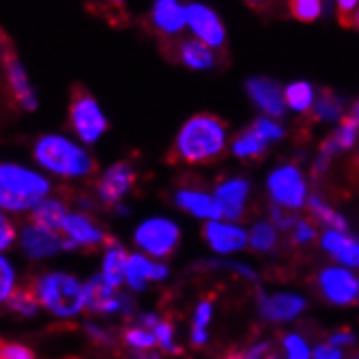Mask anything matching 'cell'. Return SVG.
<instances>
[{"label": "cell", "instance_id": "f546056e", "mask_svg": "<svg viewBox=\"0 0 359 359\" xmlns=\"http://www.w3.org/2000/svg\"><path fill=\"white\" fill-rule=\"evenodd\" d=\"M309 211H311V216L318 220V222H323V224H327V229H335V231H348V222H346V218L342 216V214H337V211L323 198V196H318V194H313V196H309Z\"/></svg>", "mask_w": 359, "mask_h": 359}, {"label": "cell", "instance_id": "30bf717a", "mask_svg": "<svg viewBox=\"0 0 359 359\" xmlns=\"http://www.w3.org/2000/svg\"><path fill=\"white\" fill-rule=\"evenodd\" d=\"M307 301L301 294L292 292H277V294H266L264 290L257 292V309L259 316L268 323H290L305 311Z\"/></svg>", "mask_w": 359, "mask_h": 359}, {"label": "cell", "instance_id": "e0dca14e", "mask_svg": "<svg viewBox=\"0 0 359 359\" xmlns=\"http://www.w3.org/2000/svg\"><path fill=\"white\" fill-rule=\"evenodd\" d=\"M175 205L198 220L214 222V220L222 218V209H220L218 201L194 187H179L175 192Z\"/></svg>", "mask_w": 359, "mask_h": 359}, {"label": "cell", "instance_id": "8992f818", "mask_svg": "<svg viewBox=\"0 0 359 359\" xmlns=\"http://www.w3.org/2000/svg\"><path fill=\"white\" fill-rule=\"evenodd\" d=\"M268 196L281 209H301L307 198V181L299 165L283 163L268 175Z\"/></svg>", "mask_w": 359, "mask_h": 359}, {"label": "cell", "instance_id": "c3c4849f", "mask_svg": "<svg viewBox=\"0 0 359 359\" xmlns=\"http://www.w3.org/2000/svg\"><path fill=\"white\" fill-rule=\"evenodd\" d=\"M351 116H353V118H355V120L359 122V100H357V102L353 104V111H351Z\"/></svg>", "mask_w": 359, "mask_h": 359}, {"label": "cell", "instance_id": "83f0119b", "mask_svg": "<svg viewBox=\"0 0 359 359\" xmlns=\"http://www.w3.org/2000/svg\"><path fill=\"white\" fill-rule=\"evenodd\" d=\"M344 116V100L342 96H337L333 92H323L320 96H316V102L311 107V118L316 122H337Z\"/></svg>", "mask_w": 359, "mask_h": 359}, {"label": "cell", "instance_id": "ab89813d", "mask_svg": "<svg viewBox=\"0 0 359 359\" xmlns=\"http://www.w3.org/2000/svg\"><path fill=\"white\" fill-rule=\"evenodd\" d=\"M270 218H272V224L277 226V231H287V233H290L292 226L297 224V220H299V218H294L290 211H283L277 205L270 207Z\"/></svg>", "mask_w": 359, "mask_h": 359}, {"label": "cell", "instance_id": "cb8c5ba5", "mask_svg": "<svg viewBox=\"0 0 359 359\" xmlns=\"http://www.w3.org/2000/svg\"><path fill=\"white\" fill-rule=\"evenodd\" d=\"M126 262H129V252H126L118 242L109 240L107 250H104V259H102V274L100 277L107 281L111 287H120L124 281V272H126Z\"/></svg>", "mask_w": 359, "mask_h": 359}, {"label": "cell", "instance_id": "8d00e7d4", "mask_svg": "<svg viewBox=\"0 0 359 359\" xmlns=\"http://www.w3.org/2000/svg\"><path fill=\"white\" fill-rule=\"evenodd\" d=\"M15 292V270L11 262L0 255V303H7Z\"/></svg>", "mask_w": 359, "mask_h": 359}, {"label": "cell", "instance_id": "52a82bcc", "mask_svg": "<svg viewBox=\"0 0 359 359\" xmlns=\"http://www.w3.org/2000/svg\"><path fill=\"white\" fill-rule=\"evenodd\" d=\"M70 124L76 137L86 144H94L102 137V133L107 131V118H104L102 109L98 107L96 98L76 88L72 92V102H70Z\"/></svg>", "mask_w": 359, "mask_h": 359}, {"label": "cell", "instance_id": "f907efd6", "mask_svg": "<svg viewBox=\"0 0 359 359\" xmlns=\"http://www.w3.org/2000/svg\"><path fill=\"white\" fill-rule=\"evenodd\" d=\"M266 359H281V357H279V355H277V353H274V351H270V353H268V357H266Z\"/></svg>", "mask_w": 359, "mask_h": 359}, {"label": "cell", "instance_id": "681fc988", "mask_svg": "<svg viewBox=\"0 0 359 359\" xmlns=\"http://www.w3.org/2000/svg\"><path fill=\"white\" fill-rule=\"evenodd\" d=\"M248 5H262V3H268V0H246Z\"/></svg>", "mask_w": 359, "mask_h": 359}, {"label": "cell", "instance_id": "5bb4252c", "mask_svg": "<svg viewBox=\"0 0 359 359\" xmlns=\"http://www.w3.org/2000/svg\"><path fill=\"white\" fill-rule=\"evenodd\" d=\"M203 238L207 246L214 252H218V255H231V252H238L248 244V233L242 226L218 222V220L205 224Z\"/></svg>", "mask_w": 359, "mask_h": 359}, {"label": "cell", "instance_id": "9a60e30c", "mask_svg": "<svg viewBox=\"0 0 359 359\" xmlns=\"http://www.w3.org/2000/svg\"><path fill=\"white\" fill-rule=\"evenodd\" d=\"M86 307L94 313H116L131 311V301L120 297L116 287H111L102 277H92L86 285Z\"/></svg>", "mask_w": 359, "mask_h": 359}, {"label": "cell", "instance_id": "6da1fadb", "mask_svg": "<svg viewBox=\"0 0 359 359\" xmlns=\"http://www.w3.org/2000/svg\"><path fill=\"white\" fill-rule=\"evenodd\" d=\"M226 124L211 114H196L183 122L179 129L172 149L170 163L203 165L216 161L226 149Z\"/></svg>", "mask_w": 359, "mask_h": 359}, {"label": "cell", "instance_id": "f5cc1de1", "mask_svg": "<svg viewBox=\"0 0 359 359\" xmlns=\"http://www.w3.org/2000/svg\"><path fill=\"white\" fill-rule=\"evenodd\" d=\"M109 3H116V5H120V3H122V0H109Z\"/></svg>", "mask_w": 359, "mask_h": 359}, {"label": "cell", "instance_id": "5b68a950", "mask_svg": "<svg viewBox=\"0 0 359 359\" xmlns=\"http://www.w3.org/2000/svg\"><path fill=\"white\" fill-rule=\"evenodd\" d=\"M133 242L146 255L163 259L177 252L181 244V229L170 218H161V216L146 218L144 222L137 224Z\"/></svg>", "mask_w": 359, "mask_h": 359}, {"label": "cell", "instance_id": "7c38bea8", "mask_svg": "<svg viewBox=\"0 0 359 359\" xmlns=\"http://www.w3.org/2000/svg\"><path fill=\"white\" fill-rule=\"evenodd\" d=\"M246 94L252 104L266 116V118H283L285 114V94L277 81L266 76H252L246 81Z\"/></svg>", "mask_w": 359, "mask_h": 359}, {"label": "cell", "instance_id": "484cf974", "mask_svg": "<svg viewBox=\"0 0 359 359\" xmlns=\"http://www.w3.org/2000/svg\"><path fill=\"white\" fill-rule=\"evenodd\" d=\"M268 146L270 144L255 129H252V126H248V129H244L233 140V144H231V151H233V155L240 157V159H257V157H262L266 153Z\"/></svg>", "mask_w": 359, "mask_h": 359}, {"label": "cell", "instance_id": "d590c367", "mask_svg": "<svg viewBox=\"0 0 359 359\" xmlns=\"http://www.w3.org/2000/svg\"><path fill=\"white\" fill-rule=\"evenodd\" d=\"M37 305H39V301L33 290H15L13 297L9 299V307L22 316H35Z\"/></svg>", "mask_w": 359, "mask_h": 359}, {"label": "cell", "instance_id": "7dc6e473", "mask_svg": "<svg viewBox=\"0 0 359 359\" xmlns=\"http://www.w3.org/2000/svg\"><path fill=\"white\" fill-rule=\"evenodd\" d=\"M135 359H161V355H157V353H149V351H137Z\"/></svg>", "mask_w": 359, "mask_h": 359}, {"label": "cell", "instance_id": "ba28073f", "mask_svg": "<svg viewBox=\"0 0 359 359\" xmlns=\"http://www.w3.org/2000/svg\"><path fill=\"white\" fill-rule=\"evenodd\" d=\"M316 292L335 307H351L359 303V277L348 268L327 266L316 274Z\"/></svg>", "mask_w": 359, "mask_h": 359}, {"label": "cell", "instance_id": "f1b7e54d", "mask_svg": "<svg viewBox=\"0 0 359 359\" xmlns=\"http://www.w3.org/2000/svg\"><path fill=\"white\" fill-rule=\"evenodd\" d=\"M285 94V107H290L297 114H305L311 111L313 102H316V92L311 88V83L307 81H294L283 90Z\"/></svg>", "mask_w": 359, "mask_h": 359}, {"label": "cell", "instance_id": "2e32d148", "mask_svg": "<svg viewBox=\"0 0 359 359\" xmlns=\"http://www.w3.org/2000/svg\"><path fill=\"white\" fill-rule=\"evenodd\" d=\"M20 244H22V250L33 259L53 257L59 250H63V238L57 236V231L44 229L35 222H31L22 229V233H20Z\"/></svg>", "mask_w": 359, "mask_h": 359}, {"label": "cell", "instance_id": "44dd1931", "mask_svg": "<svg viewBox=\"0 0 359 359\" xmlns=\"http://www.w3.org/2000/svg\"><path fill=\"white\" fill-rule=\"evenodd\" d=\"M3 63H5V72H7V81L13 92V98L18 100V104H22L25 109L33 111L37 107V98H35V92L27 79L22 63H20V59L11 50L3 53Z\"/></svg>", "mask_w": 359, "mask_h": 359}, {"label": "cell", "instance_id": "d6986e66", "mask_svg": "<svg viewBox=\"0 0 359 359\" xmlns=\"http://www.w3.org/2000/svg\"><path fill=\"white\" fill-rule=\"evenodd\" d=\"M151 22L161 35L175 37L187 27V7L181 5V0H155Z\"/></svg>", "mask_w": 359, "mask_h": 359}, {"label": "cell", "instance_id": "f6af8a7d", "mask_svg": "<svg viewBox=\"0 0 359 359\" xmlns=\"http://www.w3.org/2000/svg\"><path fill=\"white\" fill-rule=\"evenodd\" d=\"M311 359H344L342 351L333 348L331 344H318L311 355Z\"/></svg>", "mask_w": 359, "mask_h": 359}, {"label": "cell", "instance_id": "7a4b0ae2", "mask_svg": "<svg viewBox=\"0 0 359 359\" xmlns=\"http://www.w3.org/2000/svg\"><path fill=\"white\" fill-rule=\"evenodd\" d=\"M50 181L18 163H0V209L27 211L46 201Z\"/></svg>", "mask_w": 359, "mask_h": 359}, {"label": "cell", "instance_id": "8fae6325", "mask_svg": "<svg viewBox=\"0 0 359 359\" xmlns=\"http://www.w3.org/2000/svg\"><path fill=\"white\" fill-rule=\"evenodd\" d=\"M135 181H137V172L129 161H118V163L109 165L107 170L102 172V177L98 179V185H96L100 203L118 205L133 189Z\"/></svg>", "mask_w": 359, "mask_h": 359}, {"label": "cell", "instance_id": "bcb514c9", "mask_svg": "<svg viewBox=\"0 0 359 359\" xmlns=\"http://www.w3.org/2000/svg\"><path fill=\"white\" fill-rule=\"evenodd\" d=\"M88 333H90V337L94 342H98V344H111L114 340H111V335L104 331V329H100L98 325H88Z\"/></svg>", "mask_w": 359, "mask_h": 359}, {"label": "cell", "instance_id": "277c9868", "mask_svg": "<svg viewBox=\"0 0 359 359\" xmlns=\"http://www.w3.org/2000/svg\"><path fill=\"white\" fill-rule=\"evenodd\" d=\"M33 292L39 305L59 318H72L86 307V285L68 272L41 274L33 283Z\"/></svg>", "mask_w": 359, "mask_h": 359}, {"label": "cell", "instance_id": "4dcf8cb0", "mask_svg": "<svg viewBox=\"0 0 359 359\" xmlns=\"http://www.w3.org/2000/svg\"><path fill=\"white\" fill-rule=\"evenodd\" d=\"M248 244L252 246V250L257 252H272L277 250L279 244V233H277V226L270 224V222H257L252 224L250 233H248Z\"/></svg>", "mask_w": 359, "mask_h": 359}, {"label": "cell", "instance_id": "4fadbf2b", "mask_svg": "<svg viewBox=\"0 0 359 359\" xmlns=\"http://www.w3.org/2000/svg\"><path fill=\"white\" fill-rule=\"evenodd\" d=\"M250 196V183L244 177H231L216 185L214 198L222 209V218L226 220H242L246 216Z\"/></svg>", "mask_w": 359, "mask_h": 359}, {"label": "cell", "instance_id": "4316f807", "mask_svg": "<svg viewBox=\"0 0 359 359\" xmlns=\"http://www.w3.org/2000/svg\"><path fill=\"white\" fill-rule=\"evenodd\" d=\"M211 313H214V294H207V297L201 299V303L194 309V320H192V331H189V340L196 348L205 346L209 335H207V327L211 323Z\"/></svg>", "mask_w": 359, "mask_h": 359}, {"label": "cell", "instance_id": "1f68e13d", "mask_svg": "<svg viewBox=\"0 0 359 359\" xmlns=\"http://www.w3.org/2000/svg\"><path fill=\"white\" fill-rule=\"evenodd\" d=\"M281 346L285 357L283 359H311V351H309V342L301 333H283L281 337Z\"/></svg>", "mask_w": 359, "mask_h": 359}, {"label": "cell", "instance_id": "b9f144b4", "mask_svg": "<svg viewBox=\"0 0 359 359\" xmlns=\"http://www.w3.org/2000/svg\"><path fill=\"white\" fill-rule=\"evenodd\" d=\"M18 233H15V226L11 224V220L0 211V252L7 250L9 246H13Z\"/></svg>", "mask_w": 359, "mask_h": 359}, {"label": "cell", "instance_id": "816d5d0a", "mask_svg": "<svg viewBox=\"0 0 359 359\" xmlns=\"http://www.w3.org/2000/svg\"><path fill=\"white\" fill-rule=\"evenodd\" d=\"M355 25H357V29H359V11H357V15H355Z\"/></svg>", "mask_w": 359, "mask_h": 359}, {"label": "cell", "instance_id": "ee69618b", "mask_svg": "<svg viewBox=\"0 0 359 359\" xmlns=\"http://www.w3.org/2000/svg\"><path fill=\"white\" fill-rule=\"evenodd\" d=\"M355 333L348 331V329H340V331H335L329 335V344L331 346H342V344H355Z\"/></svg>", "mask_w": 359, "mask_h": 359}, {"label": "cell", "instance_id": "e575fe53", "mask_svg": "<svg viewBox=\"0 0 359 359\" xmlns=\"http://www.w3.org/2000/svg\"><path fill=\"white\" fill-rule=\"evenodd\" d=\"M290 11L303 22H313L323 13V0H290Z\"/></svg>", "mask_w": 359, "mask_h": 359}, {"label": "cell", "instance_id": "7402d4cb", "mask_svg": "<svg viewBox=\"0 0 359 359\" xmlns=\"http://www.w3.org/2000/svg\"><path fill=\"white\" fill-rule=\"evenodd\" d=\"M320 246L346 268H359V240L351 238L346 231L327 229L320 236Z\"/></svg>", "mask_w": 359, "mask_h": 359}, {"label": "cell", "instance_id": "836d02e7", "mask_svg": "<svg viewBox=\"0 0 359 359\" xmlns=\"http://www.w3.org/2000/svg\"><path fill=\"white\" fill-rule=\"evenodd\" d=\"M155 337H157V344L165 351V353H172V355H179L181 348L177 344V335H175V325L168 320V318H161L159 325L153 329Z\"/></svg>", "mask_w": 359, "mask_h": 359}, {"label": "cell", "instance_id": "f35d334b", "mask_svg": "<svg viewBox=\"0 0 359 359\" xmlns=\"http://www.w3.org/2000/svg\"><path fill=\"white\" fill-rule=\"evenodd\" d=\"M313 238H316V229H313V224H311L309 220H303V218H299L297 224H294L292 231H290V242H292L294 246H305V244H309Z\"/></svg>", "mask_w": 359, "mask_h": 359}, {"label": "cell", "instance_id": "db71d44e", "mask_svg": "<svg viewBox=\"0 0 359 359\" xmlns=\"http://www.w3.org/2000/svg\"><path fill=\"white\" fill-rule=\"evenodd\" d=\"M353 359H359V355H357V357H353Z\"/></svg>", "mask_w": 359, "mask_h": 359}, {"label": "cell", "instance_id": "603a6c76", "mask_svg": "<svg viewBox=\"0 0 359 359\" xmlns=\"http://www.w3.org/2000/svg\"><path fill=\"white\" fill-rule=\"evenodd\" d=\"M177 57L189 70H211L216 66V55L214 48H209L207 44L198 39H183L179 41Z\"/></svg>", "mask_w": 359, "mask_h": 359}, {"label": "cell", "instance_id": "ffe728a7", "mask_svg": "<svg viewBox=\"0 0 359 359\" xmlns=\"http://www.w3.org/2000/svg\"><path fill=\"white\" fill-rule=\"evenodd\" d=\"M168 277V268L163 264L151 262L149 257L140 255H129V262H126V272H124V281L131 290L142 292L146 290L151 281H163Z\"/></svg>", "mask_w": 359, "mask_h": 359}, {"label": "cell", "instance_id": "d4e9b609", "mask_svg": "<svg viewBox=\"0 0 359 359\" xmlns=\"http://www.w3.org/2000/svg\"><path fill=\"white\" fill-rule=\"evenodd\" d=\"M68 218V209L61 201L57 198H46L41 201L33 211H31V220L39 226L44 229H50V231H61L63 229V222Z\"/></svg>", "mask_w": 359, "mask_h": 359}, {"label": "cell", "instance_id": "7bdbcfd3", "mask_svg": "<svg viewBox=\"0 0 359 359\" xmlns=\"http://www.w3.org/2000/svg\"><path fill=\"white\" fill-rule=\"evenodd\" d=\"M335 7H337V15L344 25H348V20L357 15L359 11V0H335Z\"/></svg>", "mask_w": 359, "mask_h": 359}, {"label": "cell", "instance_id": "60d3db41", "mask_svg": "<svg viewBox=\"0 0 359 359\" xmlns=\"http://www.w3.org/2000/svg\"><path fill=\"white\" fill-rule=\"evenodd\" d=\"M0 359H35L33 351L22 344L0 342Z\"/></svg>", "mask_w": 359, "mask_h": 359}, {"label": "cell", "instance_id": "d6a6232c", "mask_svg": "<svg viewBox=\"0 0 359 359\" xmlns=\"http://www.w3.org/2000/svg\"><path fill=\"white\" fill-rule=\"evenodd\" d=\"M122 340H124L126 346H131L135 351H151L157 344L155 333H151L149 329H142V327H129V329H124Z\"/></svg>", "mask_w": 359, "mask_h": 359}, {"label": "cell", "instance_id": "3957f363", "mask_svg": "<svg viewBox=\"0 0 359 359\" xmlns=\"http://www.w3.org/2000/svg\"><path fill=\"white\" fill-rule=\"evenodd\" d=\"M35 161L48 172L68 179L88 177L96 168L92 155L83 146L63 135L39 137L35 144Z\"/></svg>", "mask_w": 359, "mask_h": 359}, {"label": "cell", "instance_id": "ac0fdd59", "mask_svg": "<svg viewBox=\"0 0 359 359\" xmlns=\"http://www.w3.org/2000/svg\"><path fill=\"white\" fill-rule=\"evenodd\" d=\"M61 231L72 244H76V248L79 246L96 248V246H100L104 242H109V238L104 236V231L100 226H96L92 218H88L86 214H79V211L68 214Z\"/></svg>", "mask_w": 359, "mask_h": 359}, {"label": "cell", "instance_id": "9c48e42d", "mask_svg": "<svg viewBox=\"0 0 359 359\" xmlns=\"http://www.w3.org/2000/svg\"><path fill=\"white\" fill-rule=\"evenodd\" d=\"M187 29L194 33V39L203 41L209 48H222L226 41V31L220 15L203 3L187 5Z\"/></svg>", "mask_w": 359, "mask_h": 359}, {"label": "cell", "instance_id": "74e56055", "mask_svg": "<svg viewBox=\"0 0 359 359\" xmlns=\"http://www.w3.org/2000/svg\"><path fill=\"white\" fill-rule=\"evenodd\" d=\"M252 129H255L268 144H272V142H279V140H283L285 137V129L283 126L277 122V120H272V118H266V116H262V118H257L255 122L250 124Z\"/></svg>", "mask_w": 359, "mask_h": 359}]
</instances>
